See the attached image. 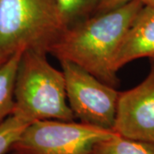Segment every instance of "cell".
I'll return each mask as SVG.
<instances>
[{
  "label": "cell",
  "mask_w": 154,
  "mask_h": 154,
  "mask_svg": "<svg viewBox=\"0 0 154 154\" xmlns=\"http://www.w3.org/2000/svg\"><path fill=\"white\" fill-rule=\"evenodd\" d=\"M143 5L140 0H133L77 22L63 30L49 53L58 60L75 63L106 84L117 86L116 57Z\"/></svg>",
  "instance_id": "obj_1"
},
{
  "label": "cell",
  "mask_w": 154,
  "mask_h": 154,
  "mask_svg": "<svg viewBox=\"0 0 154 154\" xmlns=\"http://www.w3.org/2000/svg\"><path fill=\"white\" fill-rule=\"evenodd\" d=\"M46 54L31 49L23 51L16 77L12 114L30 123L46 119L74 121L64 75L50 64Z\"/></svg>",
  "instance_id": "obj_2"
},
{
  "label": "cell",
  "mask_w": 154,
  "mask_h": 154,
  "mask_svg": "<svg viewBox=\"0 0 154 154\" xmlns=\"http://www.w3.org/2000/svg\"><path fill=\"white\" fill-rule=\"evenodd\" d=\"M55 0H0V57L20 50L49 53L63 32Z\"/></svg>",
  "instance_id": "obj_3"
},
{
  "label": "cell",
  "mask_w": 154,
  "mask_h": 154,
  "mask_svg": "<svg viewBox=\"0 0 154 154\" xmlns=\"http://www.w3.org/2000/svg\"><path fill=\"white\" fill-rule=\"evenodd\" d=\"M82 122L38 120L29 123L9 154H91L96 142L114 134Z\"/></svg>",
  "instance_id": "obj_4"
},
{
  "label": "cell",
  "mask_w": 154,
  "mask_h": 154,
  "mask_svg": "<svg viewBox=\"0 0 154 154\" xmlns=\"http://www.w3.org/2000/svg\"><path fill=\"white\" fill-rule=\"evenodd\" d=\"M59 61L65 78L68 103L75 118L113 131L120 93L75 63Z\"/></svg>",
  "instance_id": "obj_5"
},
{
  "label": "cell",
  "mask_w": 154,
  "mask_h": 154,
  "mask_svg": "<svg viewBox=\"0 0 154 154\" xmlns=\"http://www.w3.org/2000/svg\"><path fill=\"white\" fill-rule=\"evenodd\" d=\"M151 63L143 82L119 94L113 131L154 144V61Z\"/></svg>",
  "instance_id": "obj_6"
},
{
  "label": "cell",
  "mask_w": 154,
  "mask_h": 154,
  "mask_svg": "<svg viewBox=\"0 0 154 154\" xmlns=\"http://www.w3.org/2000/svg\"><path fill=\"white\" fill-rule=\"evenodd\" d=\"M142 57H154V7L147 5L142 6L122 41L116 57V70Z\"/></svg>",
  "instance_id": "obj_7"
},
{
  "label": "cell",
  "mask_w": 154,
  "mask_h": 154,
  "mask_svg": "<svg viewBox=\"0 0 154 154\" xmlns=\"http://www.w3.org/2000/svg\"><path fill=\"white\" fill-rule=\"evenodd\" d=\"M23 51H17L0 64V124L15 109V82Z\"/></svg>",
  "instance_id": "obj_8"
},
{
  "label": "cell",
  "mask_w": 154,
  "mask_h": 154,
  "mask_svg": "<svg viewBox=\"0 0 154 154\" xmlns=\"http://www.w3.org/2000/svg\"><path fill=\"white\" fill-rule=\"evenodd\" d=\"M91 154H154V144L114 133L94 144Z\"/></svg>",
  "instance_id": "obj_9"
},
{
  "label": "cell",
  "mask_w": 154,
  "mask_h": 154,
  "mask_svg": "<svg viewBox=\"0 0 154 154\" xmlns=\"http://www.w3.org/2000/svg\"><path fill=\"white\" fill-rule=\"evenodd\" d=\"M64 29L96 13L99 0H55Z\"/></svg>",
  "instance_id": "obj_10"
},
{
  "label": "cell",
  "mask_w": 154,
  "mask_h": 154,
  "mask_svg": "<svg viewBox=\"0 0 154 154\" xmlns=\"http://www.w3.org/2000/svg\"><path fill=\"white\" fill-rule=\"evenodd\" d=\"M29 123L21 116L12 114L0 124V154L9 152L12 145Z\"/></svg>",
  "instance_id": "obj_11"
},
{
  "label": "cell",
  "mask_w": 154,
  "mask_h": 154,
  "mask_svg": "<svg viewBox=\"0 0 154 154\" xmlns=\"http://www.w3.org/2000/svg\"><path fill=\"white\" fill-rule=\"evenodd\" d=\"M130 1H133V0H99V5H98L95 14L102 13V12L115 9L116 7H119Z\"/></svg>",
  "instance_id": "obj_12"
},
{
  "label": "cell",
  "mask_w": 154,
  "mask_h": 154,
  "mask_svg": "<svg viewBox=\"0 0 154 154\" xmlns=\"http://www.w3.org/2000/svg\"><path fill=\"white\" fill-rule=\"evenodd\" d=\"M144 5L151 6V7H154V0H140Z\"/></svg>",
  "instance_id": "obj_13"
},
{
  "label": "cell",
  "mask_w": 154,
  "mask_h": 154,
  "mask_svg": "<svg viewBox=\"0 0 154 154\" xmlns=\"http://www.w3.org/2000/svg\"><path fill=\"white\" fill-rule=\"evenodd\" d=\"M6 59H7V58H4V57H0V64H1L2 63H4Z\"/></svg>",
  "instance_id": "obj_14"
},
{
  "label": "cell",
  "mask_w": 154,
  "mask_h": 154,
  "mask_svg": "<svg viewBox=\"0 0 154 154\" xmlns=\"http://www.w3.org/2000/svg\"><path fill=\"white\" fill-rule=\"evenodd\" d=\"M150 60H151V61H154V57H152V58H151Z\"/></svg>",
  "instance_id": "obj_15"
}]
</instances>
